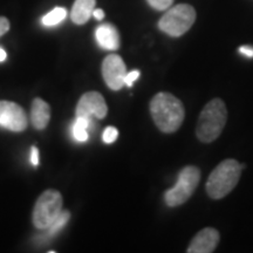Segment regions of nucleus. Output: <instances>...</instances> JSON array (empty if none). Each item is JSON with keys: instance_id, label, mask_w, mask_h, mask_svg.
<instances>
[{"instance_id": "f257e3e1", "label": "nucleus", "mask_w": 253, "mask_h": 253, "mask_svg": "<svg viewBox=\"0 0 253 253\" xmlns=\"http://www.w3.org/2000/svg\"><path fill=\"white\" fill-rule=\"evenodd\" d=\"M150 113L157 128L167 134L178 130L185 118V109L181 100L166 91L153 97Z\"/></svg>"}, {"instance_id": "f03ea898", "label": "nucleus", "mask_w": 253, "mask_h": 253, "mask_svg": "<svg viewBox=\"0 0 253 253\" xmlns=\"http://www.w3.org/2000/svg\"><path fill=\"white\" fill-rule=\"evenodd\" d=\"M227 110L220 99H213L205 104L199 115L196 135L203 143H210L219 137L226 125Z\"/></svg>"}, {"instance_id": "7ed1b4c3", "label": "nucleus", "mask_w": 253, "mask_h": 253, "mask_svg": "<svg viewBox=\"0 0 253 253\" xmlns=\"http://www.w3.org/2000/svg\"><path fill=\"white\" fill-rule=\"evenodd\" d=\"M243 166L236 160H225L214 168L207 182V192L212 199H221L238 184Z\"/></svg>"}, {"instance_id": "20e7f679", "label": "nucleus", "mask_w": 253, "mask_h": 253, "mask_svg": "<svg viewBox=\"0 0 253 253\" xmlns=\"http://www.w3.org/2000/svg\"><path fill=\"white\" fill-rule=\"evenodd\" d=\"M196 21V11L191 5L178 4L169 7L158 21V28L168 36L177 38L186 33Z\"/></svg>"}, {"instance_id": "39448f33", "label": "nucleus", "mask_w": 253, "mask_h": 253, "mask_svg": "<svg viewBox=\"0 0 253 253\" xmlns=\"http://www.w3.org/2000/svg\"><path fill=\"white\" fill-rule=\"evenodd\" d=\"M201 181V171L197 167L188 166L181 170L175 186L168 190L164 199L168 207H179L191 197Z\"/></svg>"}, {"instance_id": "423d86ee", "label": "nucleus", "mask_w": 253, "mask_h": 253, "mask_svg": "<svg viewBox=\"0 0 253 253\" xmlns=\"http://www.w3.org/2000/svg\"><path fill=\"white\" fill-rule=\"evenodd\" d=\"M62 211V196L56 190H47L38 198L33 210V224L45 230L52 225Z\"/></svg>"}, {"instance_id": "0eeeda50", "label": "nucleus", "mask_w": 253, "mask_h": 253, "mask_svg": "<svg viewBox=\"0 0 253 253\" xmlns=\"http://www.w3.org/2000/svg\"><path fill=\"white\" fill-rule=\"evenodd\" d=\"M0 126L11 131L27 128V115L20 106L11 101H0Z\"/></svg>"}, {"instance_id": "6e6552de", "label": "nucleus", "mask_w": 253, "mask_h": 253, "mask_svg": "<svg viewBox=\"0 0 253 253\" xmlns=\"http://www.w3.org/2000/svg\"><path fill=\"white\" fill-rule=\"evenodd\" d=\"M108 113L106 101L97 91H88L81 96L77 106V118L103 119Z\"/></svg>"}, {"instance_id": "1a4fd4ad", "label": "nucleus", "mask_w": 253, "mask_h": 253, "mask_svg": "<svg viewBox=\"0 0 253 253\" xmlns=\"http://www.w3.org/2000/svg\"><path fill=\"white\" fill-rule=\"evenodd\" d=\"M126 68L121 56L110 54L102 62V75L107 86L113 90H119L125 86Z\"/></svg>"}, {"instance_id": "9d476101", "label": "nucleus", "mask_w": 253, "mask_h": 253, "mask_svg": "<svg viewBox=\"0 0 253 253\" xmlns=\"http://www.w3.org/2000/svg\"><path fill=\"white\" fill-rule=\"evenodd\" d=\"M219 243V233L216 229L207 227L201 230L190 243L189 253H211L216 250Z\"/></svg>"}, {"instance_id": "9b49d317", "label": "nucleus", "mask_w": 253, "mask_h": 253, "mask_svg": "<svg viewBox=\"0 0 253 253\" xmlns=\"http://www.w3.org/2000/svg\"><path fill=\"white\" fill-rule=\"evenodd\" d=\"M95 38L100 47L107 50H116L120 47V34L112 24H102L95 31Z\"/></svg>"}, {"instance_id": "f8f14e48", "label": "nucleus", "mask_w": 253, "mask_h": 253, "mask_svg": "<svg viewBox=\"0 0 253 253\" xmlns=\"http://www.w3.org/2000/svg\"><path fill=\"white\" fill-rule=\"evenodd\" d=\"M50 119V107L40 97L33 100L31 107V120L34 128L38 130H42L48 126Z\"/></svg>"}, {"instance_id": "ddd939ff", "label": "nucleus", "mask_w": 253, "mask_h": 253, "mask_svg": "<svg viewBox=\"0 0 253 253\" xmlns=\"http://www.w3.org/2000/svg\"><path fill=\"white\" fill-rule=\"evenodd\" d=\"M95 4L96 0H75L71 12L73 23L77 25L86 24L93 15Z\"/></svg>"}, {"instance_id": "4468645a", "label": "nucleus", "mask_w": 253, "mask_h": 253, "mask_svg": "<svg viewBox=\"0 0 253 253\" xmlns=\"http://www.w3.org/2000/svg\"><path fill=\"white\" fill-rule=\"evenodd\" d=\"M91 126V120L86 118H77L72 128V134L75 141L86 142L88 140V129Z\"/></svg>"}, {"instance_id": "2eb2a0df", "label": "nucleus", "mask_w": 253, "mask_h": 253, "mask_svg": "<svg viewBox=\"0 0 253 253\" xmlns=\"http://www.w3.org/2000/svg\"><path fill=\"white\" fill-rule=\"evenodd\" d=\"M67 17V9L63 7H55L41 19V23L46 27H53L59 25Z\"/></svg>"}, {"instance_id": "dca6fc26", "label": "nucleus", "mask_w": 253, "mask_h": 253, "mask_svg": "<svg viewBox=\"0 0 253 253\" xmlns=\"http://www.w3.org/2000/svg\"><path fill=\"white\" fill-rule=\"evenodd\" d=\"M69 218H71V213L68 211H61L56 219L53 221V224L48 227V236H55L65 227L66 224L68 223Z\"/></svg>"}, {"instance_id": "f3484780", "label": "nucleus", "mask_w": 253, "mask_h": 253, "mask_svg": "<svg viewBox=\"0 0 253 253\" xmlns=\"http://www.w3.org/2000/svg\"><path fill=\"white\" fill-rule=\"evenodd\" d=\"M118 136H119V131L115 126H107L106 130L103 131L102 140L104 143L110 144V143H114V142L116 141Z\"/></svg>"}, {"instance_id": "a211bd4d", "label": "nucleus", "mask_w": 253, "mask_h": 253, "mask_svg": "<svg viewBox=\"0 0 253 253\" xmlns=\"http://www.w3.org/2000/svg\"><path fill=\"white\" fill-rule=\"evenodd\" d=\"M148 4L157 11H167L172 5L173 0H147Z\"/></svg>"}, {"instance_id": "6ab92c4d", "label": "nucleus", "mask_w": 253, "mask_h": 253, "mask_svg": "<svg viewBox=\"0 0 253 253\" xmlns=\"http://www.w3.org/2000/svg\"><path fill=\"white\" fill-rule=\"evenodd\" d=\"M138 77H140V72L138 71H131V72H126V78H125V84L128 87H131L134 84V82L137 80Z\"/></svg>"}, {"instance_id": "aec40b11", "label": "nucleus", "mask_w": 253, "mask_h": 253, "mask_svg": "<svg viewBox=\"0 0 253 253\" xmlns=\"http://www.w3.org/2000/svg\"><path fill=\"white\" fill-rule=\"evenodd\" d=\"M8 30H9L8 19H6L5 17H0V37H2L5 33H7Z\"/></svg>"}, {"instance_id": "412c9836", "label": "nucleus", "mask_w": 253, "mask_h": 253, "mask_svg": "<svg viewBox=\"0 0 253 253\" xmlns=\"http://www.w3.org/2000/svg\"><path fill=\"white\" fill-rule=\"evenodd\" d=\"M31 163L34 167L39 164V150L37 147H32L31 149Z\"/></svg>"}, {"instance_id": "4be33fe9", "label": "nucleus", "mask_w": 253, "mask_h": 253, "mask_svg": "<svg viewBox=\"0 0 253 253\" xmlns=\"http://www.w3.org/2000/svg\"><path fill=\"white\" fill-rule=\"evenodd\" d=\"M240 54L245 55L246 58L252 59L253 58V47L252 46H242L239 47Z\"/></svg>"}, {"instance_id": "5701e85b", "label": "nucleus", "mask_w": 253, "mask_h": 253, "mask_svg": "<svg viewBox=\"0 0 253 253\" xmlns=\"http://www.w3.org/2000/svg\"><path fill=\"white\" fill-rule=\"evenodd\" d=\"M93 17L96 19V20H102V19L104 18V12L102 11V9H100V8L94 9Z\"/></svg>"}, {"instance_id": "b1692460", "label": "nucleus", "mask_w": 253, "mask_h": 253, "mask_svg": "<svg viewBox=\"0 0 253 253\" xmlns=\"http://www.w3.org/2000/svg\"><path fill=\"white\" fill-rule=\"evenodd\" d=\"M6 58H7V54H6V52L2 48H0V62L5 61Z\"/></svg>"}]
</instances>
